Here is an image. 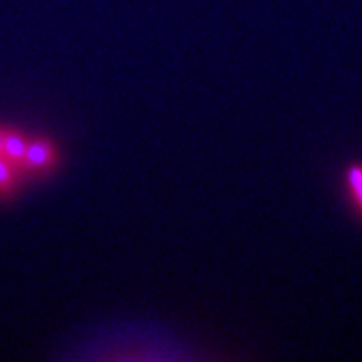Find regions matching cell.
<instances>
[{
    "label": "cell",
    "instance_id": "1",
    "mask_svg": "<svg viewBox=\"0 0 362 362\" xmlns=\"http://www.w3.org/2000/svg\"><path fill=\"white\" fill-rule=\"evenodd\" d=\"M63 156L59 144L48 135H32L26 143L23 161L24 181H43L62 168Z\"/></svg>",
    "mask_w": 362,
    "mask_h": 362
},
{
    "label": "cell",
    "instance_id": "2",
    "mask_svg": "<svg viewBox=\"0 0 362 362\" xmlns=\"http://www.w3.org/2000/svg\"><path fill=\"white\" fill-rule=\"evenodd\" d=\"M28 135H24L23 129L15 126L4 124V144H2V158L10 161L15 168H19L23 174L24 152H26Z\"/></svg>",
    "mask_w": 362,
    "mask_h": 362
},
{
    "label": "cell",
    "instance_id": "3",
    "mask_svg": "<svg viewBox=\"0 0 362 362\" xmlns=\"http://www.w3.org/2000/svg\"><path fill=\"white\" fill-rule=\"evenodd\" d=\"M344 192L355 215L362 220V161H353L344 168Z\"/></svg>",
    "mask_w": 362,
    "mask_h": 362
},
{
    "label": "cell",
    "instance_id": "4",
    "mask_svg": "<svg viewBox=\"0 0 362 362\" xmlns=\"http://www.w3.org/2000/svg\"><path fill=\"white\" fill-rule=\"evenodd\" d=\"M24 177L19 168H15L10 161L0 158V202H11L17 198Z\"/></svg>",
    "mask_w": 362,
    "mask_h": 362
},
{
    "label": "cell",
    "instance_id": "5",
    "mask_svg": "<svg viewBox=\"0 0 362 362\" xmlns=\"http://www.w3.org/2000/svg\"><path fill=\"white\" fill-rule=\"evenodd\" d=\"M2 144H4V124H0V158H2Z\"/></svg>",
    "mask_w": 362,
    "mask_h": 362
}]
</instances>
